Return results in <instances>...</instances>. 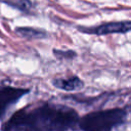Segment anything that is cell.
I'll use <instances>...</instances> for the list:
<instances>
[{
    "label": "cell",
    "instance_id": "cell-2",
    "mask_svg": "<svg viewBox=\"0 0 131 131\" xmlns=\"http://www.w3.org/2000/svg\"><path fill=\"white\" fill-rule=\"evenodd\" d=\"M127 114V111L123 108H113L90 113L78 122L84 131H112L125 122Z\"/></svg>",
    "mask_w": 131,
    "mask_h": 131
},
{
    "label": "cell",
    "instance_id": "cell-6",
    "mask_svg": "<svg viewBox=\"0 0 131 131\" xmlns=\"http://www.w3.org/2000/svg\"><path fill=\"white\" fill-rule=\"evenodd\" d=\"M17 33H19V34L30 33V34H31L30 36L33 35V38H40V37L42 36V32L37 31V30H32L31 28H20V29L17 30ZM30 36H29V37H30Z\"/></svg>",
    "mask_w": 131,
    "mask_h": 131
},
{
    "label": "cell",
    "instance_id": "cell-5",
    "mask_svg": "<svg viewBox=\"0 0 131 131\" xmlns=\"http://www.w3.org/2000/svg\"><path fill=\"white\" fill-rule=\"evenodd\" d=\"M53 85L59 89L66 91H73L83 87L84 83L78 77H71L69 79H55L53 81Z\"/></svg>",
    "mask_w": 131,
    "mask_h": 131
},
{
    "label": "cell",
    "instance_id": "cell-4",
    "mask_svg": "<svg viewBox=\"0 0 131 131\" xmlns=\"http://www.w3.org/2000/svg\"><path fill=\"white\" fill-rule=\"evenodd\" d=\"M131 23L129 20L126 21H112L106 23L103 25H100L96 28H92L91 30L84 31L96 35H106V34H113V33H127L130 31Z\"/></svg>",
    "mask_w": 131,
    "mask_h": 131
},
{
    "label": "cell",
    "instance_id": "cell-3",
    "mask_svg": "<svg viewBox=\"0 0 131 131\" xmlns=\"http://www.w3.org/2000/svg\"><path fill=\"white\" fill-rule=\"evenodd\" d=\"M28 90L20 88H13L9 86L0 87V118L5 114L7 108L15 103Z\"/></svg>",
    "mask_w": 131,
    "mask_h": 131
},
{
    "label": "cell",
    "instance_id": "cell-1",
    "mask_svg": "<svg viewBox=\"0 0 131 131\" xmlns=\"http://www.w3.org/2000/svg\"><path fill=\"white\" fill-rule=\"evenodd\" d=\"M78 123L75 111L64 106L44 105L34 111L21 110L4 125L5 131L56 130L66 131Z\"/></svg>",
    "mask_w": 131,
    "mask_h": 131
}]
</instances>
